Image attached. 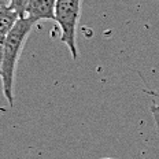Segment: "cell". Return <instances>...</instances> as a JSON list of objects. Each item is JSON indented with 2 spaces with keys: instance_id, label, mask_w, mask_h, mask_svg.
I'll list each match as a JSON object with an SVG mask.
<instances>
[{
  "instance_id": "4",
  "label": "cell",
  "mask_w": 159,
  "mask_h": 159,
  "mask_svg": "<svg viewBox=\"0 0 159 159\" xmlns=\"http://www.w3.org/2000/svg\"><path fill=\"white\" fill-rule=\"evenodd\" d=\"M18 19V14L12 8L0 6V36H7V33L14 28Z\"/></svg>"
},
{
  "instance_id": "6",
  "label": "cell",
  "mask_w": 159,
  "mask_h": 159,
  "mask_svg": "<svg viewBox=\"0 0 159 159\" xmlns=\"http://www.w3.org/2000/svg\"><path fill=\"white\" fill-rule=\"evenodd\" d=\"M151 111H152V117H154L155 125H157V130L159 133V103H154V104H152Z\"/></svg>"
},
{
  "instance_id": "3",
  "label": "cell",
  "mask_w": 159,
  "mask_h": 159,
  "mask_svg": "<svg viewBox=\"0 0 159 159\" xmlns=\"http://www.w3.org/2000/svg\"><path fill=\"white\" fill-rule=\"evenodd\" d=\"M55 6L56 0H29L26 3L24 18H30L34 22L41 19H54Z\"/></svg>"
},
{
  "instance_id": "7",
  "label": "cell",
  "mask_w": 159,
  "mask_h": 159,
  "mask_svg": "<svg viewBox=\"0 0 159 159\" xmlns=\"http://www.w3.org/2000/svg\"><path fill=\"white\" fill-rule=\"evenodd\" d=\"M4 41H6V36H0V66H2L3 54H4Z\"/></svg>"
},
{
  "instance_id": "8",
  "label": "cell",
  "mask_w": 159,
  "mask_h": 159,
  "mask_svg": "<svg viewBox=\"0 0 159 159\" xmlns=\"http://www.w3.org/2000/svg\"><path fill=\"white\" fill-rule=\"evenodd\" d=\"M10 2H11V0H0V6H6V7H8Z\"/></svg>"
},
{
  "instance_id": "1",
  "label": "cell",
  "mask_w": 159,
  "mask_h": 159,
  "mask_svg": "<svg viewBox=\"0 0 159 159\" xmlns=\"http://www.w3.org/2000/svg\"><path fill=\"white\" fill-rule=\"evenodd\" d=\"M36 24L37 22L30 18H19L14 28L6 36L4 54L0 66V78L3 84V95L11 107L14 106V78L16 63L19 61V55L24 49L26 40Z\"/></svg>"
},
{
  "instance_id": "2",
  "label": "cell",
  "mask_w": 159,
  "mask_h": 159,
  "mask_svg": "<svg viewBox=\"0 0 159 159\" xmlns=\"http://www.w3.org/2000/svg\"><path fill=\"white\" fill-rule=\"evenodd\" d=\"M82 0H56L54 21L61 28V41L66 44L73 59L78 58L77 28Z\"/></svg>"
},
{
  "instance_id": "5",
  "label": "cell",
  "mask_w": 159,
  "mask_h": 159,
  "mask_svg": "<svg viewBox=\"0 0 159 159\" xmlns=\"http://www.w3.org/2000/svg\"><path fill=\"white\" fill-rule=\"evenodd\" d=\"M29 0H11L10 2V8H12L14 11L18 14L19 18H24L25 16V7H26V3Z\"/></svg>"
}]
</instances>
